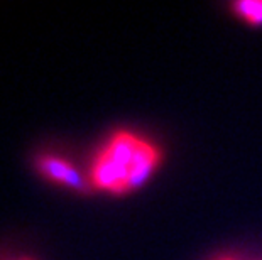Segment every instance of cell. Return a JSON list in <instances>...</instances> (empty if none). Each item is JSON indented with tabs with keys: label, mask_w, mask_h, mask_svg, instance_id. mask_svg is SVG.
<instances>
[{
	"label": "cell",
	"mask_w": 262,
	"mask_h": 260,
	"mask_svg": "<svg viewBox=\"0 0 262 260\" xmlns=\"http://www.w3.org/2000/svg\"><path fill=\"white\" fill-rule=\"evenodd\" d=\"M36 169L46 179L61 186L71 187L75 191H86L88 187H92L90 182L83 178L80 171L68 159L59 157L56 154H39L36 157Z\"/></svg>",
	"instance_id": "2"
},
{
	"label": "cell",
	"mask_w": 262,
	"mask_h": 260,
	"mask_svg": "<svg viewBox=\"0 0 262 260\" xmlns=\"http://www.w3.org/2000/svg\"><path fill=\"white\" fill-rule=\"evenodd\" d=\"M20 260H34V258H29V257H26V258H20Z\"/></svg>",
	"instance_id": "4"
},
{
	"label": "cell",
	"mask_w": 262,
	"mask_h": 260,
	"mask_svg": "<svg viewBox=\"0 0 262 260\" xmlns=\"http://www.w3.org/2000/svg\"><path fill=\"white\" fill-rule=\"evenodd\" d=\"M230 7L249 26L262 27V0H237Z\"/></svg>",
	"instance_id": "3"
},
{
	"label": "cell",
	"mask_w": 262,
	"mask_h": 260,
	"mask_svg": "<svg viewBox=\"0 0 262 260\" xmlns=\"http://www.w3.org/2000/svg\"><path fill=\"white\" fill-rule=\"evenodd\" d=\"M163 160L158 146L130 130H117L95 156L88 182L93 190L122 196L137 191Z\"/></svg>",
	"instance_id": "1"
},
{
	"label": "cell",
	"mask_w": 262,
	"mask_h": 260,
	"mask_svg": "<svg viewBox=\"0 0 262 260\" xmlns=\"http://www.w3.org/2000/svg\"><path fill=\"white\" fill-rule=\"evenodd\" d=\"M222 260H235V258H222Z\"/></svg>",
	"instance_id": "5"
}]
</instances>
